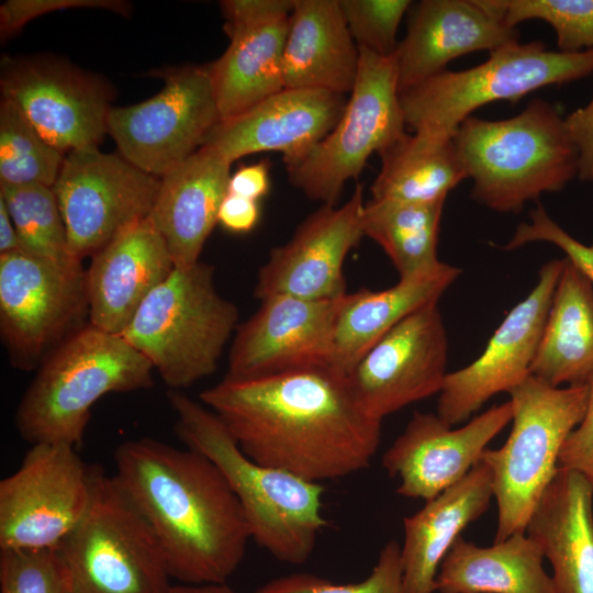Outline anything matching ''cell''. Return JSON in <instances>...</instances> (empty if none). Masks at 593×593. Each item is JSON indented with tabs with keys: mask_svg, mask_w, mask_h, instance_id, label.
I'll return each mask as SVG.
<instances>
[{
	"mask_svg": "<svg viewBox=\"0 0 593 593\" xmlns=\"http://www.w3.org/2000/svg\"><path fill=\"white\" fill-rule=\"evenodd\" d=\"M511 27L541 20L555 30L562 53L593 51V0H486Z\"/></svg>",
	"mask_w": 593,
	"mask_h": 593,
	"instance_id": "36",
	"label": "cell"
},
{
	"mask_svg": "<svg viewBox=\"0 0 593 593\" xmlns=\"http://www.w3.org/2000/svg\"><path fill=\"white\" fill-rule=\"evenodd\" d=\"M153 366L121 335L91 324L70 335L38 367L15 413L23 440L81 445L92 405L110 393L153 387Z\"/></svg>",
	"mask_w": 593,
	"mask_h": 593,
	"instance_id": "5",
	"label": "cell"
},
{
	"mask_svg": "<svg viewBox=\"0 0 593 593\" xmlns=\"http://www.w3.org/2000/svg\"><path fill=\"white\" fill-rule=\"evenodd\" d=\"M539 546L526 533L479 547L460 536L440 563L438 593H555Z\"/></svg>",
	"mask_w": 593,
	"mask_h": 593,
	"instance_id": "30",
	"label": "cell"
},
{
	"mask_svg": "<svg viewBox=\"0 0 593 593\" xmlns=\"http://www.w3.org/2000/svg\"><path fill=\"white\" fill-rule=\"evenodd\" d=\"M491 499V472L480 461L462 480L403 519L401 561L405 593L436 592L441 561L462 530L488 510Z\"/></svg>",
	"mask_w": 593,
	"mask_h": 593,
	"instance_id": "27",
	"label": "cell"
},
{
	"mask_svg": "<svg viewBox=\"0 0 593 593\" xmlns=\"http://www.w3.org/2000/svg\"><path fill=\"white\" fill-rule=\"evenodd\" d=\"M89 316L86 270L26 254L0 255V332L13 367H40Z\"/></svg>",
	"mask_w": 593,
	"mask_h": 593,
	"instance_id": "11",
	"label": "cell"
},
{
	"mask_svg": "<svg viewBox=\"0 0 593 593\" xmlns=\"http://www.w3.org/2000/svg\"><path fill=\"white\" fill-rule=\"evenodd\" d=\"M512 417L511 401L457 429L437 414L416 412L384 452L382 466L399 479V494L427 502L462 480Z\"/></svg>",
	"mask_w": 593,
	"mask_h": 593,
	"instance_id": "20",
	"label": "cell"
},
{
	"mask_svg": "<svg viewBox=\"0 0 593 593\" xmlns=\"http://www.w3.org/2000/svg\"><path fill=\"white\" fill-rule=\"evenodd\" d=\"M532 242L556 245L593 286V244L585 245L572 237L548 215L541 204L530 211L529 222L518 224L513 237L501 248L512 250Z\"/></svg>",
	"mask_w": 593,
	"mask_h": 593,
	"instance_id": "40",
	"label": "cell"
},
{
	"mask_svg": "<svg viewBox=\"0 0 593 593\" xmlns=\"http://www.w3.org/2000/svg\"><path fill=\"white\" fill-rule=\"evenodd\" d=\"M289 18L230 35L209 65L221 121L235 118L284 89L283 49Z\"/></svg>",
	"mask_w": 593,
	"mask_h": 593,
	"instance_id": "31",
	"label": "cell"
},
{
	"mask_svg": "<svg viewBox=\"0 0 593 593\" xmlns=\"http://www.w3.org/2000/svg\"><path fill=\"white\" fill-rule=\"evenodd\" d=\"M513 426L502 447L482 454L497 506L494 542L526 530L540 496L559 469L569 434L582 421L589 384L552 387L530 374L508 392Z\"/></svg>",
	"mask_w": 593,
	"mask_h": 593,
	"instance_id": "7",
	"label": "cell"
},
{
	"mask_svg": "<svg viewBox=\"0 0 593 593\" xmlns=\"http://www.w3.org/2000/svg\"><path fill=\"white\" fill-rule=\"evenodd\" d=\"M3 100L15 104L64 154L98 147L108 133L111 90L100 78L48 58L7 60Z\"/></svg>",
	"mask_w": 593,
	"mask_h": 593,
	"instance_id": "15",
	"label": "cell"
},
{
	"mask_svg": "<svg viewBox=\"0 0 593 593\" xmlns=\"http://www.w3.org/2000/svg\"><path fill=\"white\" fill-rule=\"evenodd\" d=\"M593 74V51H549L541 41L508 44L482 64L461 71L444 70L400 93L406 126L452 139L478 108L517 101L539 88L562 85Z\"/></svg>",
	"mask_w": 593,
	"mask_h": 593,
	"instance_id": "9",
	"label": "cell"
},
{
	"mask_svg": "<svg viewBox=\"0 0 593 593\" xmlns=\"http://www.w3.org/2000/svg\"><path fill=\"white\" fill-rule=\"evenodd\" d=\"M448 338L438 302L413 312L382 336L347 374L359 404L380 421L439 394Z\"/></svg>",
	"mask_w": 593,
	"mask_h": 593,
	"instance_id": "16",
	"label": "cell"
},
{
	"mask_svg": "<svg viewBox=\"0 0 593 593\" xmlns=\"http://www.w3.org/2000/svg\"><path fill=\"white\" fill-rule=\"evenodd\" d=\"M165 239L146 217L92 256L86 270L89 324L121 335L144 300L174 271Z\"/></svg>",
	"mask_w": 593,
	"mask_h": 593,
	"instance_id": "23",
	"label": "cell"
},
{
	"mask_svg": "<svg viewBox=\"0 0 593 593\" xmlns=\"http://www.w3.org/2000/svg\"><path fill=\"white\" fill-rule=\"evenodd\" d=\"M118 482L150 525L171 578L224 584L251 538L243 507L219 468L202 454L150 437L114 451Z\"/></svg>",
	"mask_w": 593,
	"mask_h": 593,
	"instance_id": "2",
	"label": "cell"
},
{
	"mask_svg": "<svg viewBox=\"0 0 593 593\" xmlns=\"http://www.w3.org/2000/svg\"><path fill=\"white\" fill-rule=\"evenodd\" d=\"M171 593H237L226 583L224 584H203V585H172Z\"/></svg>",
	"mask_w": 593,
	"mask_h": 593,
	"instance_id": "48",
	"label": "cell"
},
{
	"mask_svg": "<svg viewBox=\"0 0 593 593\" xmlns=\"http://www.w3.org/2000/svg\"><path fill=\"white\" fill-rule=\"evenodd\" d=\"M445 201L411 203L369 200L362 211L363 236L385 251L400 279L428 271L437 257L440 219Z\"/></svg>",
	"mask_w": 593,
	"mask_h": 593,
	"instance_id": "33",
	"label": "cell"
},
{
	"mask_svg": "<svg viewBox=\"0 0 593 593\" xmlns=\"http://www.w3.org/2000/svg\"><path fill=\"white\" fill-rule=\"evenodd\" d=\"M270 188V161L267 159L256 164L242 166L228 181L227 192L246 199L258 201Z\"/></svg>",
	"mask_w": 593,
	"mask_h": 593,
	"instance_id": "46",
	"label": "cell"
},
{
	"mask_svg": "<svg viewBox=\"0 0 593 593\" xmlns=\"http://www.w3.org/2000/svg\"><path fill=\"white\" fill-rule=\"evenodd\" d=\"M588 384L585 414L567 437L560 451L559 467L577 471L593 483V377Z\"/></svg>",
	"mask_w": 593,
	"mask_h": 593,
	"instance_id": "43",
	"label": "cell"
},
{
	"mask_svg": "<svg viewBox=\"0 0 593 593\" xmlns=\"http://www.w3.org/2000/svg\"><path fill=\"white\" fill-rule=\"evenodd\" d=\"M359 52L357 79L339 121L304 156L286 165L289 181L322 204L336 205L368 158L405 133L394 54Z\"/></svg>",
	"mask_w": 593,
	"mask_h": 593,
	"instance_id": "10",
	"label": "cell"
},
{
	"mask_svg": "<svg viewBox=\"0 0 593 593\" xmlns=\"http://www.w3.org/2000/svg\"><path fill=\"white\" fill-rule=\"evenodd\" d=\"M231 165L214 147L203 145L160 178L149 220L166 242L175 267L200 261L227 194Z\"/></svg>",
	"mask_w": 593,
	"mask_h": 593,
	"instance_id": "24",
	"label": "cell"
},
{
	"mask_svg": "<svg viewBox=\"0 0 593 593\" xmlns=\"http://www.w3.org/2000/svg\"><path fill=\"white\" fill-rule=\"evenodd\" d=\"M66 154L49 144L19 108L0 103V184H55Z\"/></svg>",
	"mask_w": 593,
	"mask_h": 593,
	"instance_id": "35",
	"label": "cell"
},
{
	"mask_svg": "<svg viewBox=\"0 0 593 593\" xmlns=\"http://www.w3.org/2000/svg\"><path fill=\"white\" fill-rule=\"evenodd\" d=\"M406 35L395 56L399 92L446 70L462 55L519 42L486 0H422L409 9Z\"/></svg>",
	"mask_w": 593,
	"mask_h": 593,
	"instance_id": "21",
	"label": "cell"
},
{
	"mask_svg": "<svg viewBox=\"0 0 593 593\" xmlns=\"http://www.w3.org/2000/svg\"><path fill=\"white\" fill-rule=\"evenodd\" d=\"M24 253L66 267L81 266L68 246L65 222L52 187L0 184Z\"/></svg>",
	"mask_w": 593,
	"mask_h": 593,
	"instance_id": "34",
	"label": "cell"
},
{
	"mask_svg": "<svg viewBox=\"0 0 593 593\" xmlns=\"http://www.w3.org/2000/svg\"><path fill=\"white\" fill-rule=\"evenodd\" d=\"M255 593H405L401 546L395 540L385 544L371 573L357 583L337 584L309 572H298L272 579Z\"/></svg>",
	"mask_w": 593,
	"mask_h": 593,
	"instance_id": "37",
	"label": "cell"
},
{
	"mask_svg": "<svg viewBox=\"0 0 593 593\" xmlns=\"http://www.w3.org/2000/svg\"><path fill=\"white\" fill-rule=\"evenodd\" d=\"M461 270L440 262L400 279L390 288L361 289L339 300L332 339V368L348 374L359 359L391 328L418 309L438 302Z\"/></svg>",
	"mask_w": 593,
	"mask_h": 593,
	"instance_id": "28",
	"label": "cell"
},
{
	"mask_svg": "<svg viewBox=\"0 0 593 593\" xmlns=\"http://www.w3.org/2000/svg\"><path fill=\"white\" fill-rule=\"evenodd\" d=\"M66 593H70L69 589H68V591Z\"/></svg>",
	"mask_w": 593,
	"mask_h": 593,
	"instance_id": "49",
	"label": "cell"
},
{
	"mask_svg": "<svg viewBox=\"0 0 593 593\" xmlns=\"http://www.w3.org/2000/svg\"><path fill=\"white\" fill-rule=\"evenodd\" d=\"M530 374L552 387L593 377V286L566 257Z\"/></svg>",
	"mask_w": 593,
	"mask_h": 593,
	"instance_id": "29",
	"label": "cell"
},
{
	"mask_svg": "<svg viewBox=\"0 0 593 593\" xmlns=\"http://www.w3.org/2000/svg\"><path fill=\"white\" fill-rule=\"evenodd\" d=\"M335 300L273 295L238 324L225 379L250 380L286 372L332 368Z\"/></svg>",
	"mask_w": 593,
	"mask_h": 593,
	"instance_id": "18",
	"label": "cell"
},
{
	"mask_svg": "<svg viewBox=\"0 0 593 593\" xmlns=\"http://www.w3.org/2000/svg\"><path fill=\"white\" fill-rule=\"evenodd\" d=\"M159 188L160 178L121 155L98 147L68 153L53 190L71 256L81 262L148 217Z\"/></svg>",
	"mask_w": 593,
	"mask_h": 593,
	"instance_id": "14",
	"label": "cell"
},
{
	"mask_svg": "<svg viewBox=\"0 0 593 593\" xmlns=\"http://www.w3.org/2000/svg\"><path fill=\"white\" fill-rule=\"evenodd\" d=\"M200 400L250 459L312 482L363 470L380 444L382 421L362 409L347 376L333 368L223 378Z\"/></svg>",
	"mask_w": 593,
	"mask_h": 593,
	"instance_id": "1",
	"label": "cell"
},
{
	"mask_svg": "<svg viewBox=\"0 0 593 593\" xmlns=\"http://www.w3.org/2000/svg\"><path fill=\"white\" fill-rule=\"evenodd\" d=\"M362 186L357 183L343 205L322 204L292 237L270 250L259 268L254 294L260 301L273 295L306 300H335L345 295L344 262L363 237Z\"/></svg>",
	"mask_w": 593,
	"mask_h": 593,
	"instance_id": "19",
	"label": "cell"
},
{
	"mask_svg": "<svg viewBox=\"0 0 593 593\" xmlns=\"http://www.w3.org/2000/svg\"><path fill=\"white\" fill-rule=\"evenodd\" d=\"M348 30L359 48L380 56H392L396 33L409 0H338Z\"/></svg>",
	"mask_w": 593,
	"mask_h": 593,
	"instance_id": "39",
	"label": "cell"
},
{
	"mask_svg": "<svg viewBox=\"0 0 593 593\" xmlns=\"http://www.w3.org/2000/svg\"><path fill=\"white\" fill-rule=\"evenodd\" d=\"M346 103L345 94L283 89L248 111L220 121L203 145L214 147L230 163L275 150L282 154L288 165L304 156L335 127Z\"/></svg>",
	"mask_w": 593,
	"mask_h": 593,
	"instance_id": "22",
	"label": "cell"
},
{
	"mask_svg": "<svg viewBox=\"0 0 593 593\" xmlns=\"http://www.w3.org/2000/svg\"><path fill=\"white\" fill-rule=\"evenodd\" d=\"M11 253H24V250L9 211L0 199V255Z\"/></svg>",
	"mask_w": 593,
	"mask_h": 593,
	"instance_id": "47",
	"label": "cell"
},
{
	"mask_svg": "<svg viewBox=\"0 0 593 593\" xmlns=\"http://www.w3.org/2000/svg\"><path fill=\"white\" fill-rule=\"evenodd\" d=\"M378 155L381 169L370 187L373 200L446 201L448 193L468 178L452 139L405 132Z\"/></svg>",
	"mask_w": 593,
	"mask_h": 593,
	"instance_id": "32",
	"label": "cell"
},
{
	"mask_svg": "<svg viewBox=\"0 0 593 593\" xmlns=\"http://www.w3.org/2000/svg\"><path fill=\"white\" fill-rule=\"evenodd\" d=\"M259 216L257 201L227 192L219 210L217 223L230 232L243 234L256 226Z\"/></svg>",
	"mask_w": 593,
	"mask_h": 593,
	"instance_id": "45",
	"label": "cell"
},
{
	"mask_svg": "<svg viewBox=\"0 0 593 593\" xmlns=\"http://www.w3.org/2000/svg\"><path fill=\"white\" fill-rule=\"evenodd\" d=\"M57 551L70 593H171L160 545L114 474L92 466L89 506Z\"/></svg>",
	"mask_w": 593,
	"mask_h": 593,
	"instance_id": "8",
	"label": "cell"
},
{
	"mask_svg": "<svg viewBox=\"0 0 593 593\" xmlns=\"http://www.w3.org/2000/svg\"><path fill=\"white\" fill-rule=\"evenodd\" d=\"M526 535L552 568L555 593H593V483L560 468L535 506Z\"/></svg>",
	"mask_w": 593,
	"mask_h": 593,
	"instance_id": "25",
	"label": "cell"
},
{
	"mask_svg": "<svg viewBox=\"0 0 593 593\" xmlns=\"http://www.w3.org/2000/svg\"><path fill=\"white\" fill-rule=\"evenodd\" d=\"M360 61L338 0H296L283 49L284 89L350 93Z\"/></svg>",
	"mask_w": 593,
	"mask_h": 593,
	"instance_id": "26",
	"label": "cell"
},
{
	"mask_svg": "<svg viewBox=\"0 0 593 593\" xmlns=\"http://www.w3.org/2000/svg\"><path fill=\"white\" fill-rule=\"evenodd\" d=\"M296 0H224L220 5L227 36L289 18Z\"/></svg>",
	"mask_w": 593,
	"mask_h": 593,
	"instance_id": "42",
	"label": "cell"
},
{
	"mask_svg": "<svg viewBox=\"0 0 593 593\" xmlns=\"http://www.w3.org/2000/svg\"><path fill=\"white\" fill-rule=\"evenodd\" d=\"M163 77L157 94L112 108L108 118L121 156L157 178L198 150L221 121L209 65L175 68Z\"/></svg>",
	"mask_w": 593,
	"mask_h": 593,
	"instance_id": "13",
	"label": "cell"
},
{
	"mask_svg": "<svg viewBox=\"0 0 593 593\" xmlns=\"http://www.w3.org/2000/svg\"><path fill=\"white\" fill-rule=\"evenodd\" d=\"M74 8H98L121 14L128 13V4L121 0H9L0 5L1 38L12 36L36 16Z\"/></svg>",
	"mask_w": 593,
	"mask_h": 593,
	"instance_id": "41",
	"label": "cell"
},
{
	"mask_svg": "<svg viewBox=\"0 0 593 593\" xmlns=\"http://www.w3.org/2000/svg\"><path fill=\"white\" fill-rule=\"evenodd\" d=\"M238 326V310L217 291L214 268H175L144 300L121 336L171 391L211 376Z\"/></svg>",
	"mask_w": 593,
	"mask_h": 593,
	"instance_id": "6",
	"label": "cell"
},
{
	"mask_svg": "<svg viewBox=\"0 0 593 593\" xmlns=\"http://www.w3.org/2000/svg\"><path fill=\"white\" fill-rule=\"evenodd\" d=\"M68 589L57 549L0 550V593H66Z\"/></svg>",
	"mask_w": 593,
	"mask_h": 593,
	"instance_id": "38",
	"label": "cell"
},
{
	"mask_svg": "<svg viewBox=\"0 0 593 593\" xmlns=\"http://www.w3.org/2000/svg\"><path fill=\"white\" fill-rule=\"evenodd\" d=\"M563 259L539 270L530 293L516 304L470 365L447 373L437 402V415L447 424L467 421L488 400L510 392L530 376Z\"/></svg>",
	"mask_w": 593,
	"mask_h": 593,
	"instance_id": "17",
	"label": "cell"
},
{
	"mask_svg": "<svg viewBox=\"0 0 593 593\" xmlns=\"http://www.w3.org/2000/svg\"><path fill=\"white\" fill-rule=\"evenodd\" d=\"M452 143L468 178L471 197L502 213L519 212L526 202L562 190L578 176L579 154L559 111L532 100L505 120L469 116Z\"/></svg>",
	"mask_w": 593,
	"mask_h": 593,
	"instance_id": "4",
	"label": "cell"
},
{
	"mask_svg": "<svg viewBox=\"0 0 593 593\" xmlns=\"http://www.w3.org/2000/svg\"><path fill=\"white\" fill-rule=\"evenodd\" d=\"M168 401L179 439L219 468L243 507L251 538L279 561L304 563L327 524L322 483L254 461L213 411L184 393L170 391Z\"/></svg>",
	"mask_w": 593,
	"mask_h": 593,
	"instance_id": "3",
	"label": "cell"
},
{
	"mask_svg": "<svg viewBox=\"0 0 593 593\" xmlns=\"http://www.w3.org/2000/svg\"><path fill=\"white\" fill-rule=\"evenodd\" d=\"M564 122L579 154L578 177L593 181V97L585 107L564 118Z\"/></svg>",
	"mask_w": 593,
	"mask_h": 593,
	"instance_id": "44",
	"label": "cell"
},
{
	"mask_svg": "<svg viewBox=\"0 0 593 593\" xmlns=\"http://www.w3.org/2000/svg\"><path fill=\"white\" fill-rule=\"evenodd\" d=\"M92 466L69 444L32 445L0 481V550L57 549L89 506Z\"/></svg>",
	"mask_w": 593,
	"mask_h": 593,
	"instance_id": "12",
	"label": "cell"
}]
</instances>
